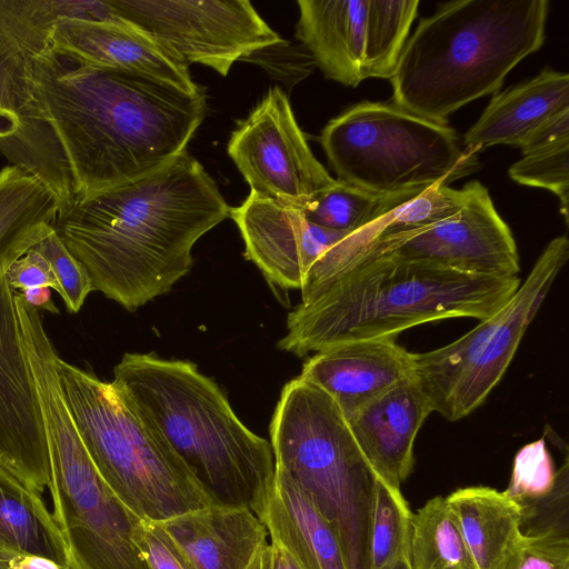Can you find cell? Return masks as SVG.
<instances>
[{
    "instance_id": "cell-1",
    "label": "cell",
    "mask_w": 569,
    "mask_h": 569,
    "mask_svg": "<svg viewBox=\"0 0 569 569\" xmlns=\"http://www.w3.org/2000/svg\"><path fill=\"white\" fill-rule=\"evenodd\" d=\"M36 93L66 157L74 206L173 161L186 151L207 108L203 90L189 92L134 71L80 66L51 46L37 62Z\"/></svg>"
},
{
    "instance_id": "cell-2",
    "label": "cell",
    "mask_w": 569,
    "mask_h": 569,
    "mask_svg": "<svg viewBox=\"0 0 569 569\" xmlns=\"http://www.w3.org/2000/svg\"><path fill=\"white\" fill-rule=\"evenodd\" d=\"M230 209L186 150L151 174L76 204L54 230L93 290L133 311L190 271L194 243Z\"/></svg>"
},
{
    "instance_id": "cell-3",
    "label": "cell",
    "mask_w": 569,
    "mask_h": 569,
    "mask_svg": "<svg viewBox=\"0 0 569 569\" xmlns=\"http://www.w3.org/2000/svg\"><path fill=\"white\" fill-rule=\"evenodd\" d=\"M111 383L212 505L248 508L261 520L274 481L271 443L239 420L213 380L190 361L126 353Z\"/></svg>"
},
{
    "instance_id": "cell-4",
    "label": "cell",
    "mask_w": 569,
    "mask_h": 569,
    "mask_svg": "<svg viewBox=\"0 0 569 569\" xmlns=\"http://www.w3.org/2000/svg\"><path fill=\"white\" fill-rule=\"evenodd\" d=\"M520 278L477 276L377 257L359 261L288 316L282 350L297 356L358 340L392 338L427 322L485 320L520 286Z\"/></svg>"
},
{
    "instance_id": "cell-5",
    "label": "cell",
    "mask_w": 569,
    "mask_h": 569,
    "mask_svg": "<svg viewBox=\"0 0 569 569\" xmlns=\"http://www.w3.org/2000/svg\"><path fill=\"white\" fill-rule=\"evenodd\" d=\"M548 0H455L408 37L390 79L392 103L448 124L467 103L497 92L546 39Z\"/></svg>"
},
{
    "instance_id": "cell-6",
    "label": "cell",
    "mask_w": 569,
    "mask_h": 569,
    "mask_svg": "<svg viewBox=\"0 0 569 569\" xmlns=\"http://www.w3.org/2000/svg\"><path fill=\"white\" fill-rule=\"evenodd\" d=\"M44 431L53 500L70 569H144L134 542L140 519L97 471L66 402L56 359L44 332L22 340Z\"/></svg>"
},
{
    "instance_id": "cell-7",
    "label": "cell",
    "mask_w": 569,
    "mask_h": 569,
    "mask_svg": "<svg viewBox=\"0 0 569 569\" xmlns=\"http://www.w3.org/2000/svg\"><path fill=\"white\" fill-rule=\"evenodd\" d=\"M274 468L284 472L336 530L347 569H368L378 476L336 401L297 377L282 389L270 426Z\"/></svg>"
},
{
    "instance_id": "cell-8",
    "label": "cell",
    "mask_w": 569,
    "mask_h": 569,
    "mask_svg": "<svg viewBox=\"0 0 569 569\" xmlns=\"http://www.w3.org/2000/svg\"><path fill=\"white\" fill-rule=\"evenodd\" d=\"M60 386L100 477L140 520L160 522L212 505L164 439L130 408L111 382L59 355Z\"/></svg>"
},
{
    "instance_id": "cell-9",
    "label": "cell",
    "mask_w": 569,
    "mask_h": 569,
    "mask_svg": "<svg viewBox=\"0 0 569 569\" xmlns=\"http://www.w3.org/2000/svg\"><path fill=\"white\" fill-rule=\"evenodd\" d=\"M318 140L337 180L377 196L449 186L480 168L478 153L451 127L393 103L353 104Z\"/></svg>"
},
{
    "instance_id": "cell-10",
    "label": "cell",
    "mask_w": 569,
    "mask_h": 569,
    "mask_svg": "<svg viewBox=\"0 0 569 569\" xmlns=\"http://www.w3.org/2000/svg\"><path fill=\"white\" fill-rule=\"evenodd\" d=\"M89 10V0H0V156L51 191L59 217L74 206L72 180L38 104L36 67L57 19Z\"/></svg>"
},
{
    "instance_id": "cell-11",
    "label": "cell",
    "mask_w": 569,
    "mask_h": 569,
    "mask_svg": "<svg viewBox=\"0 0 569 569\" xmlns=\"http://www.w3.org/2000/svg\"><path fill=\"white\" fill-rule=\"evenodd\" d=\"M568 258V238H553L502 308L457 340L413 352V376L432 412L457 421L483 403L502 379Z\"/></svg>"
},
{
    "instance_id": "cell-12",
    "label": "cell",
    "mask_w": 569,
    "mask_h": 569,
    "mask_svg": "<svg viewBox=\"0 0 569 569\" xmlns=\"http://www.w3.org/2000/svg\"><path fill=\"white\" fill-rule=\"evenodd\" d=\"M419 0H298L297 38L323 76L343 86L390 80Z\"/></svg>"
},
{
    "instance_id": "cell-13",
    "label": "cell",
    "mask_w": 569,
    "mask_h": 569,
    "mask_svg": "<svg viewBox=\"0 0 569 569\" xmlns=\"http://www.w3.org/2000/svg\"><path fill=\"white\" fill-rule=\"evenodd\" d=\"M117 13L178 56L226 77L239 59L283 42L248 0H108Z\"/></svg>"
},
{
    "instance_id": "cell-14",
    "label": "cell",
    "mask_w": 569,
    "mask_h": 569,
    "mask_svg": "<svg viewBox=\"0 0 569 569\" xmlns=\"http://www.w3.org/2000/svg\"><path fill=\"white\" fill-rule=\"evenodd\" d=\"M227 151L251 193L284 206L301 209L337 182L312 153L287 93L277 86L238 122Z\"/></svg>"
},
{
    "instance_id": "cell-15",
    "label": "cell",
    "mask_w": 569,
    "mask_h": 569,
    "mask_svg": "<svg viewBox=\"0 0 569 569\" xmlns=\"http://www.w3.org/2000/svg\"><path fill=\"white\" fill-rule=\"evenodd\" d=\"M463 189L465 202L457 213L427 228L378 240L350 267L366 259L390 257L469 274L517 277V244L488 189L479 181H470Z\"/></svg>"
},
{
    "instance_id": "cell-16",
    "label": "cell",
    "mask_w": 569,
    "mask_h": 569,
    "mask_svg": "<svg viewBox=\"0 0 569 569\" xmlns=\"http://www.w3.org/2000/svg\"><path fill=\"white\" fill-rule=\"evenodd\" d=\"M14 290L0 279V466L41 495L51 481L42 420L21 343Z\"/></svg>"
},
{
    "instance_id": "cell-17",
    "label": "cell",
    "mask_w": 569,
    "mask_h": 569,
    "mask_svg": "<svg viewBox=\"0 0 569 569\" xmlns=\"http://www.w3.org/2000/svg\"><path fill=\"white\" fill-rule=\"evenodd\" d=\"M246 246V257L282 288L301 289L311 267L347 233L308 221L293 207L249 193L230 209Z\"/></svg>"
},
{
    "instance_id": "cell-18",
    "label": "cell",
    "mask_w": 569,
    "mask_h": 569,
    "mask_svg": "<svg viewBox=\"0 0 569 569\" xmlns=\"http://www.w3.org/2000/svg\"><path fill=\"white\" fill-rule=\"evenodd\" d=\"M50 44L56 54L80 66L134 71L189 92L202 90L184 61L124 19L61 16L52 27Z\"/></svg>"
},
{
    "instance_id": "cell-19",
    "label": "cell",
    "mask_w": 569,
    "mask_h": 569,
    "mask_svg": "<svg viewBox=\"0 0 569 569\" xmlns=\"http://www.w3.org/2000/svg\"><path fill=\"white\" fill-rule=\"evenodd\" d=\"M152 523L186 569H247L268 545L260 518L242 507L209 505Z\"/></svg>"
},
{
    "instance_id": "cell-20",
    "label": "cell",
    "mask_w": 569,
    "mask_h": 569,
    "mask_svg": "<svg viewBox=\"0 0 569 569\" xmlns=\"http://www.w3.org/2000/svg\"><path fill=\"white\" fill-rule=\"evenodd\" d=\"M413 373V352L396 339L358 340L316 352L300 378L318 386L349 421L366 403Z\"/></svg>"
},
{
    "instance_id": "cell-21",
    "label": "cell",
    "mask_w": 569,
    "mask_h": 569,
    "mask_svg": "<svg viewBox=\"0 0 569 569\" xmlns=\"http://www.w3.org/2000/svg\"><path fill=\"white\" fill-rule=\"evenodd\" d=\"M430 403L413 373L379 395L348 421L376 475L399 488L415 465L413 445Z\"/></svg>"
},
{
    "instance_id": "cell-22",
    "label": "cell",
    "mask_w": 569,
    "mask_h": 569,
    "mask_svg": "<svg viewBox=\"0 0 569 569\" xmlns=\"http://www.w3.org/2000/svg\"><path fill=\"white\" fill-rule=\"evenodd\" d=\"M569 120V76L545 69L535 78L496 93L465 133L462 144L476 153L496 144L533 143Z\"/></svg>"
},
{
    "instance_id": "cell-23",
    "label": "cell",
    "mask_w": 569,
    "mask_h": 569,
    "mask_svg": "<svg viewBox=\"0 0 569 569\" xmlns=\"http://www.w3.org/2000/svg\"><path fill=\"white\" fill-rule=\"evenodd\" d=\"M261 521L271 543L287 551L300 569H347L333 527L297 485L276 468Z\"/></svg>"
},
{
    "instance_id": "cell-24",
    "label": "cell",
    "mask_w": 569,
    "mask_h": 569,
    "mask_svg": "<svg viewBox=\"0 0 569 569\" xmlns=\"http://www.w3.org/2000/svg\"><path fill=\"white\" fill-rule=\"evenodd\" d=\"M59 207L51 191L17 166L0 170V279L54 228Z\"/></svg>"
},
{
    "instance_id": "cell-25",
    "label": "cell",
    "mask_w": 569,
    "mask_h": 569,
    "mask_svg": "<svg viewBox=\"0 0 569 569\" xmlns=\"http://www.w3.org/2000/svg\"><path fill=\"white\" fill-rule=\"evenodd\" d=\"M477 569H498L521 533V507L485 486L459 488L446 497Z\"/></svg>"
},
{
    "instance_id": "cell-26",
    "label": "cell",
    "mask_w": 569,
    "mask_h": 569,
    "mask_svg": "<svg viewBox=\"0 0 569 569\" xmlns=\"http://www.w3.org/2000/svg\"><path fill=\"white\" fill-rule=\"evenodd\" d=\"M20 556L70 569L64 541L41 495L0 466V558Z\"/></svg>"
},
{
    "instance_id": "cell-27",
    "label": "cell",
    "mask_w": 569,
    "mask_h": 569,
    "mask_svg": "<svg viewBox=\"0 0 569 569\" xmlns=\"http://www.w3.org/2000/svg\"><path fill=\"white\" fill-rule=\"evenodd\" d=\"M465 189L435 184L408 192L393 208L366 226L349 232L338 244L346 264H352L373 242L427 228L457 213L465 202Z\"/></svg>"
},
{
    "instance_id": "cell-28",
    "label": "cell",
    "mask_w": 569,
    "mask_h": 569,
    "mask_svg": "<svg viewBox=\"0 0 569 569\" xmlns=\"http://www.w3.org/2000/svg\"><path fill=\"white\" fill-rule=\"evenodd\" d=\"M411 569H477L446 498L428 500L411 517Z\"/></svg>"
},
{
    "instance_id": "cell-29",
    "label": "cell",
    "mask_w": 569,
    "mask_h": 569,
    "mask_svg": "<svg viewBox=\"0 0 569 569\" xmlns=\"http://www.w3.org/2000/svg\"><path fill=\"white\" fill-rule=\"evenodd\" d=\"M410 191L377 196L337 180L299 210L316 226L352 232L385 214Z\"/></svg>"
},
{
    "instance_id": "cell-30",
    "label": "cell",
    "mask_w": 569,
    "mask_h": 569,
    "mask_svg": "<svg viewBox=\"0 0 569 569\" xmlns=\"http://www.w3.org/2000/svg\"><path fill=\"white\" fill-rule=\"evenodd\" d=\"M412 512L401 490L377 478L368 537V569H385L409 555Z\"/></svg>"
},
{
    "instance_id": "cell-31",
    "label": "cell",
    "mask_w": 569,
    "mask_h": 569,
    "mask_svg": "<svg viewBox=\"0 0 569 569\" xmlns=\"http://www.w3.org/2000/svg\"><path fill=\"white\" fill-rule=\"evenodd\" d=\"M522 158L508 170L517 183L552 192L560 213L568 222L569 209V126L559 128L521 149Z\"/></svg>"
},
{
    "instance_id": "cell-32",
    "label": "cell",
    "mask_w": 569,
    "mask_h": 569,
    "mask_svg": "<svg viewBox=\"0 0 569 569\" xmlns=\"http://www.w3.org/2000/svg\"><path fill=\"white\" fill-rule=\"evenodd\" d=\"M557 475L545 439H538L516 453L510 482L503 493L520 507L536 503L551 493Z\"/></svg>"
},
{
    "instance_id": "cell-33",
    "label": "cell",
    "mask_w": 569,
    "mask_h": 569,
    "mask_svg": "<svg viewBox=\"0 0 569 569\" xmlns=\"http://www.w3.org/2000/svg\"><path fill=\"white\" fill-rule=\"evenodd\" d=\"M33 249L50 263L58 283L57 292L62 298L67 311L77 313L88 295L93 291L86 268L68 250L54 228Z\"/></svg>"
},
{
    "instance_id": "cell-34",
    "label": "cell",
    "mask_w": 569,
    "mask_h": 569,
    "mask_svg": "<svg viewBox=\"0 0 569 569\" xmlns=\"http://www.w3.org/2000/svg\"><path fill=\"white\" fill-rule=\"evenodd\" d=\"M498 569H569L568 532L521 531Z\"/></svg>"
},
{
    "instance_id": "cell-35",
    "label": "cell",
    "mask_w": 569,
    "mask_h": 569,
    "mask_svg": "<svg viewBox=\"0 0 569 569\" xmlns=\"http://www.w3.org/2000/svg\"><path fill=\"white\" fill-rule=\"evenodd\" d=\"M6 276L16 292L37 287H48L58 291V283L50 263L33 248L19 258Z\"/></svg>"
},
{
    "instance_id": "cell-36",
    "label": "cell",
    "mask_w": 569,
    "mask_h": 569,
    "mask_svg": "<svg viewBox=\"0 0 569 569\" xmlns=\"http://www.w3.org/2000/svg\"><path fill=\"white\" fill-rule=\"evenodd\" d=\"M133 538L144 569H186L152 522L140 520Z\"/></svg>"
},
{
    "instance_id": "cell-37",
    "label": "cell",
    "mask_w": 569,
    "mask_h": 569,
    "mask_svg": "<svg viewBox=\"0 0 569 569\" xmlns=\"http://www.w3.org/2000/svg\"><path fill=\"white\" fill-rule=\"evenodd\" d=\"M23 300L37 310H47L58 313V309L51 299V289L48 287H37L19 292Z\"/></svg>"
},
{
    "instance_id": "cell-38",
    "label": "cell",
    "mask_w": 569,
    "mask_h": 569,
    "mask_svg": "<svg viewBox=\"0 0 569 569\" xmlns=\"http://www.w3.org/2000/svg\"><path fill=\"white\" fill-rule=\"evenodd\" d=\"M10 569H64L41 557L20 556L9 559Z\"/></svg>"
},
{
    "instance_id": "cell-39",
    "label": "cell",
    "mask_w": 569,
    "mask_h": 569,
    "mask_svg": "<svg viewBox=\"0 0 569 569\" xmlns=\"http://www.w3.org/2000/svg\"><path fill=\"white\" fill-rule=\"evenodd\" d=\"M271 566L270 569H300L299 566L281 547L270 543Z\"/></svg>"
},
{
    "instance_id": "cell-40",
    "label": "cell",
    "mask_w": 569,
    "mask_h": 569,
    "mask_svg": "<svg viewBox=\"0 0 569 569\" xmlns=\"http://www.w3.org/2000/svg\"><path fill=\"white\" fill-rule=\"evenodd\" d=\"M271 566V548L270 543L266 545L253 558L247 569H270Z\"/></svg>"
},
{
    "instance_id": "cell-41",
    "label": "cell",
    "mask_w": 569,
    "mask_h": 569,
    "mask_svg": "<svg viewBox=\"0 0 569 569\" xmlns=\"http://www.w3.org/2000/svg\"><path fill=\"white\" fill-rule=\"evenodd\" d=\"M385 569H411L410 562H409V555L400 556Z\"/></svg>"
},
{
    "instance_id": "cell-42",
    "label": "cell",
    "mask_w": 569,
    "mask_h": 569,
    "mask_svg": "<svg viewBox=\"0 0 569 569\" xmlns=\"http://www.w3.org/2000/svg\"><path fill=\"white\" fill-rule=\"evenodd\" d=\"M0 569H10L9 559L0 558Z\"/></svg>"
}]
</instances>
